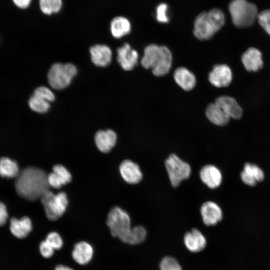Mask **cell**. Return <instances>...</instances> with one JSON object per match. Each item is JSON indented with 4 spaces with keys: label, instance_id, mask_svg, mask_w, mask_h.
I'll return each mask as SVG.
<instances>
[{
    "label": "cell",
    "instance_id": "obj_1",
    "mask_svg": "<svg viewBox=\"0 0 270 270\" xmlns=\"http://www.w3.org/2000/svg\"><path fill=\"white\" fill-rule=\"evenodd\" d=\"M18 194L22 198L34 200L49 190L48 175L39 168L28 166L20 172L15 182Z\"/></svg>",
    "mask_w": 270,
    "mask_h": 270
},
{
    "label": "cell",
    "instance_id": "obj_2",
    "mask_svg": "<svg viewBox=\"0 0 270 270\" xmlns=\"http://www.w3.org/2000/svg\"><path fill=\"white\" fill-rule=\"evenodd\" d=\"M172 59L171 52L167 46L150 44L144 49L140 64L144 68H151L155 76H162L169 72Z\"/></svg>",
    "mask_w": 270,
    "mask_h": 270
},
{
    "label": "cell",
    "instance_id": "obj_3",
    "mask_svg": "<svg viewBox=\"0 0 270 270\" xmlns=\"http://www.w3.org/2000/svg\"><path fill=\"white\" fill-rule=\"evenodd\" d=\"M224 16L218 9L200 14L194 22V34L200 40L210 39L224 25Z\"/></svg>",
    "mask_w": 270,
    "mask_h": 270
},
{
    "label": "cell",
    "instance_id": "obj_4",
    "mask_svg": "<svg viewBox=\"0 0 270 270\" xmlns=\"http://www.w3.org/2000/svg\"><path fill=\"white\" fill-rule=\"evenodd\" d=\"M229 11L233 24L240 28L252 26L258 16L256 6L246 0H232Z\"/></svg>",
    "mask_w": 270,
    "mask_h": 270
},
{
    "label": "cell",
    "instance_id": "obj_5",
    "mask_svg": "<svg viewBox=\"0 0 270 270\" xmlns=\"http://www.w3.org/2000/svg\"><path fill=\"white\" fill-rule=\"evenodd\" d=\"M76 74V68L71 63H54L48 72V82L54 89L62 90L70 84Z\"/></svg>",
    "mask_w": 270,
    "mask_h": 270
},
{
    "label": "cell",
    "instance_id": "obj_6",
    "mask_svg": "<svg viewBox=\"0 0 270 270\" xmlns=\"http://www.w3.org/2000/svg\"><path fill=\"white\" fill-rule=\"evenodd\" d=\"M106 224L111 235L122 242L130 230V218L128 214L118 206L112 208L108 215Z\"/></svg>",
    "mask_w": 270,
    "mask_h": 270
},
{
    "label": "cell",
    "instance_id": "obj_7",
    "mask_svg": "<svg viewBox=\"0 0 270 270\" xmlns=\"http://www.w3.org/2000/svg\"><path fill=\"white\" fill-rule=\"evenodd\" d=\"M47 218L54 221L60 218L65 212L68 200L66 194L61 192L54 194L48 190L40 198Z\"/></svg>",
    "mask_w": 270,
    "mask_h": 270
},
{
    "label": "cell",
    "instance_id": "obj_8",
    "mask_svg": "<svg viewBox=\"0 0 270 270\" xmlns=\"http://www.w3.org/2000/svg\"><path fill=\"white\" fill-rule=\"evenodd\" d=\"M165 166L172 186L176 187L189 178L191 168L187 162L174 154H170L165 162Z\"/></svg>",
    "mask_w": 270,
    "mask_h": 270
},
{
    "label": "cell",
    "instance_id": "obj_9",
    "mask_svg": "<svg viewBox=\"0 0 270 270\" xmlns=\"http://www.w3.org/2000/svg\"><path fill=\"white\" fill-rule=\"evenodd\" d=\"M208 79L210 82L216 87H226L232 80V72L230 68L226 64H216L209 73Z\"/></svg>",
    "mask_w": 270,
    "mask_h": 270
},
{
    "label": "cell",
    "instance_id": "obj_10",
    "mask_svg": "<svg viewBox=\"0 0 270 270\" xmlns=\"http://www.w3.org/2000/svg\"><path fill=\"white\" fill-rule=\"evenodd\" d=\"M117 60L124 70H131L137 65L138 59V52L132 49L128 43L124 44L116 50Z\"/></svg>",
    "mask_w": 270,
    "mask_h": 270
},
{
    "label": "cell",
    "instance_id": "obj_11",
    "mask_svg": "<svg viewBox=\"0 0 270 270\" xmlns=\"http://www.w3.org/2000/svg\"><path fill=\"white\" fill-rule=\"evenodd\" d=\"M200 212L203 222L207 226L216 225L222 218V209L213 202H204L201 206Z\"/></svg>",
    "mask_w": 270,
    "mask_h": 270
},
{
    "label": "cell",
    "instance_id": "obj_12",
    "mask_svg": "<svg viewBox=\"0 0 270 270\" xmlns=\"http://www.w3.org/2000/svg\"><path fill=\"white\" fill-rule=\"evenodd\" d=\"M120 172L122 178L130 184H138L142 178L139 166L130 160L122 161L120 166Z\"/></svg>",
    "mask_w": 270,
    "mask_h": 270
},
{
    "label": "cell",
    "instance_id": "obj_13",
    "mask_svg": "<svg viewBox=\"0 0 270 270\" xmlns=\"http://www.w3.org/2000/svg\"><path fill=\"white\" fill-rule=\"evenodd\" d=\"M94 254L92 246L86 241H80L75 244L72 252L74 261L80 265H86L92 260Z\"/></svg>",
    "mask_w": 270,
    "mask_h": 270
},
{
    "label": "cell",
    "instance_id": "obj_14",
    "mask_svg": "<svg viewBox=\"0 0 270 270\" xmlns=\"http://www.w3.org/2000/svg\"><path fill=\"white\" fill-rule=\"evenodd\" d=\"M184 242L186 248L192 252H198L202 250L206 245L205 236L198 230L195 228L185 234Z\"/></svg>",
    "mask_w": 270,
    "mask_h": 270
},
{
    "label": "cell",
    "instance_id": "obj_15",
    "mask_svg": "<svg viewBox=\"0 0 270 270\" xmlns=\"http://www.w3.org/2000/svg\"><path fill=\"white\" fill-rule=\"evenodd\" d=\"M91 60L98 66L105 67L112 61V52L109 46L105 44H96L90 49Z\"/></svg>",
    "mask_w": 270,
    "mask_h": 270
},
{
    "label": "cell",
    "instance_id": "obj_16",
    "mask_svg": "<svg viewBox=\"0 0 270 270\" xmlns=\"http://www.w3.org/2000/svg\"><path fill=\"white\" fill-rule=\"evenodd\" d=\"M200 176L202 182L209 188L218 187L222 182V174L216 166L208 164L203 166L200 170Z\"/></svg>",
    "mask_w": 270,
    "mask_h": 270
},
{
    "label": "cell",
    "instance_id": "obj_17",
    "mask_svg": "<svg viewBox=\"0 0 270 270\" xmlns=\"http://www.w3.org/2000/svg\"><path fill=\"white\" fill-rule=\"evenodd\" d=\"M242 61L248 72H257L263 66L262 54L254 48H250L242 54Z\"/></svg>",
    "mask_w": 270,
    "mask_h": 270
},
{
    "label": "cell",
    "instance_id": "obj_18",
    "mask_svg": "<svg viewBox=\"0 0 270 270\" xmlns=\"http://www.w3.org/2000/svg\"><path fill=\"white\" fill-rule=\"evenodd\" d=\"M214 102L218 105L230 118L238 120L241 118L242 110L234 98L222 96L217 98Z\"/></svg>",
    "mask_w": 270,
    "mask_h": 270
},
{
    "label": "cell",
    "instance_id": "obj_19",
    "mask_svg": "<svg viewBox=\"0 0 270 270\" xmlns=\"http://www.w3.org/2000/svg\"><path fill=\"white\" fill-rule=\"evenodd\" d=\"M116 133L112 130H98L94 136L97 148L104 153L108 152L112 150L116 143Z\"/></svg>",
    "mask_w": 270,
    "mask_h": 270
},
{
    "label": "cell",
    "instance_id": "obj_20",
    "mask_svg": "<svg viewBox=\"0 0 270 270\" xmlns=\"http://www.w3.org/2000/svg\"><path fill=\"white\" fill-rule=\"evenodd\" d=\"M264 178L263 171L258 166L246 163L240 173V178L246 184L254 186L258 182H262Z\"/></svg>",
    "mask_w": 270,
    "mask_h": 270
},
{
    "label": "cell",
    "instance_id": "obj_21",
    "mask_svg": "<svg viewBox=\"0 0 270 270\" xmlns=\"http://www.w3.org/2000/svg\"><path fill=\"white\" fill-rule=\"evenodd\" d=\"M174 78L176 83L186 91L192 90L196 84L194 74L185 67L177 68L174 72Z\"/></svg>",
    "mask_w": 270,
    "mask_h": 270
},
{
    "label": "cell",
    "instance_id": "obj_22",
    "mask_svg": "<svg viewBox=\"0 0 270 270\" xmlns=\"http://www.w3.org/2000/svg\"><path fill=\"white\" fill-rule=\"evenodd\" d=\"M10 228L12 234L16 238H25L32 230V221L28 216H24L20 219L12 218L10 222Z\"/></svg>",
    "mask_w": 270,
    "mask_h": 270
},
{
    "label": "cell",
    "instance_id": "obj_23",
    "mask_svg": "<svg viewBox=\"0 0 270 270\" xmlns=\"http://www.w3.org/2000/svg\"><path fill=\"white\" fill-rule=\"evenodd\" d=\"M206 115L213 124L218 126L226 125L230 118L216 103L209 104L206 110Z\"/></svg>",
    "mask_w": 270,
    "mask_h": 270
},
{
    "label": "cell",
    "instance_id": "obj_24",
    "mask_svg": "<svg viewBox=\"0 0 270 270\" xmlns=\"http://www.w3.org/2000/svg\"><path fill=\"white\" fill-rule=\"evenodd\" d=\"M131 30L128 20L122 16L114 18L110 23V30L114 37L119 38L128 34Z\"/></svg>",
    "mask_w": 270,
    "mask_h": 270
},
{
    "label": "cell",
    "instance_id": "obj_25",
    "mask_svg": "<svg viewBox=\"0 0 270 270\" xmlns=\"http://www.w3.org/2000/svg\"><path fill=\"white\" fill-rule=\"evenodd\" d=\"M20 173L16 162L8 158H0V176L2 177L12 178L17 177Z\"/></svg>",
    "mask_w": 270,
    "mask_h": 270
},
{
    "label": "cell",
    "instance_id": "obj_26",
    "mask_svg": "<svg viewBox=\"0 0 270 270\" xmlns=\"http://www.w3.org/2000/svg\"><path fill=\"white\" fill-rule=\"evenodd\" d=\"M146 235V230L143 226H136L132 228L122 242L130 245L138 244L144 241Z\"/></svg>",
    "mask_w": 270,
    "mask_h": 270
},
{
    "label": "cell",
    "instance_id": "obj_27",
    "mask_svg": "<svg viewBox=\"0 0 270 270\" xmlns=\"http://www.w3.org/2000/svg\"><path fill=\"white\" fill-rule=\"evenodd\" d=\"M28 103L32 110L38 113L46 112L50 108L49 102L34 93L30 97Z\"/></svg>",
    "mask_w": 270,
    "mask_h": 270
},
{
    "label": "cell",
    "instance_id": "obj_28",
    "mask_svg": "<svg viewBox=\"0 0 270 270\" xmlns=\"http://www.w3.org/2000/svg\"><path fill=\"white\" fill-rule=\"evenodd\" d=\"M62 4V0H40L42 11L47 14L58 12L61 8Z\"/></svg>",
    "mask_w": 270,
    "mask_h": 270
},
{
    "label": "cell",
    "instance_id": "obj_29",
    "mask_svg": "<svg viewBox=\"0 0 270 270\" xmlns=\"http://www.w3.org/2000/svg\"><path fill=\"white\" fill-rule=\"evenodd\" d=\"M160 270H182L177 260L171 256L162 258L160 264Z\"/></svg>",
    "mask_w": 270,
    "mask_h": 270
},
{
    "label": "cell",
    "instance_id": "obj_30",
    "mask_svg": "<svg viewBox=\"0 0 270 270\" xmlns=\"http://www.w3.org/2000/svg\"><path fill=\"white\" fill-rule=\"evenodd\" d=\"M45 240L54 250L61 249L64 244L62 237L58 232H52L48 233Z\"/></svg>",
    "mask_w": 270,
    "mask_h": 270
},
{
    "label": "cell",
    "instance_id": "obj_31",
    "mask_svg": "<svg viewBox=\"0 0 270 270\" xmlns=\"http://www.w3.org/2000/svg\"><path fill=\"white\" fill-rule=\"evenodd\" d=\"M52 170L62 181L64 185L70 182L72 175L64 166L60 164L55 165L52 168Z\"/></svg>",
    "mask_w": 270,
    "mask_h": 270
},
{
    "label": "cell",
    "instance_id": "obj_32",
    "mask_svg": "<svg viewBox=\"0 0 270 270\" xmlns=\"http://www.w3.org/2000/svg\"><path fill=\"white\" fill-rule=\"evenodd\" d=\"M258 18L260 24L270 35V9L260 12Z\"/></svg>",
    "mask_w": 270,
    "mask_h": 270
},
{
    "label": "cell",
    "instance_id": "obj_33",
    "mask_svg": "<svg viewBox=\"0 0 270 270\" xmlns=\"http://www.w3.org/2000/svg\"><path fill=\"white\" fill-rule=\"evenodd\" d=\"M34 93L44 98L49 102H53L55 99L53 92L49 88L44 86L37 88Z\"/></svg>",
    "mask_w": 270,
    "mask_h": 270
},
{
    "label": "cell",
    "instance_id": "obj_34",
    "mask_svg": "<svg viewBox=\"0 0 270 270\" xmlns=\"http://www.w3.org/2000/svg\"><path fill=\"white\" fill-rule=\"evenodd\" d=\"M39 250L41 256L46 258H51L54 255L55 250L46 240H42L40 244Z\"/></svg>",
    "mask_w": 270,
    "mask_h": 270
},
{
    "label": "cell",
    "instance_id": "obj_35",
    "mask_svg": "<svg viewBox=\"0 0 270 270\" xmlns=\"http://www.w3.org/2000/svg\"><path fill=\"white\" fill-rule=\"evenodd\" d=\"M168 6L166 4H159L156 8V19L158 22L166 23L168 22V18L166 15Z\"/></svg>",
    "mask_w": 270,
    "mask_h": 270
},
{
    "label": "cell",
    "instance_id": "obj_36",
    "mask_svg": "<svg viewBox=\"0 0 270 270\" xmlns=\"http://www.w3.org/2000/svg\"><path fill=\"white\" fill-rule=\"evenodd\" d=\"M48 182L50 186L60 188L64 184L58 176L53 172L48 175Z\"/></svg>",
    "mask_w": 270,
    "mask_h": 270
},
{
    "label": "cell",
    "instance_id": "obj_37",
    "mask_svg": "<svg viewBox=\"0 0 270 270\" xmlns=\"http://www.w3.org/2000/svg\"><path fill=\"white\" fill-rule=\"evenodd\" d=\"M8 213L6 206L0 202V226H4L8 219Z\"/></svg>",
    "mask_w": 270,
    "mask_h": 270
},
{
    "label": "cell",
    "instance_id": "obj_38",
    "mask_svg": "<svg viewBox=\"0 0 270 270\" xmlns=\"http://www.w3.org/2000/svg\"><path fill=\"white\" fill-rule=\"evenodd\" d=\"M14 4L20 8H28L31 2V0H12Z\"/></svg>",
    "mask_w": 270,
    "mask_h": 270
},
{
    "label": "cell",
    "instance_id": "obj_39",
    "mask_svg": "<svg viewBox=\"0 0 270 270\" xmlns=\"http://www.w3.org/2000/svg\"><path fill=\"white\" fill-rule=\"evenodd\" d=\"M54 270H74L72 268L63 264L56 266Z\"/></svg>",
    "mask_w": 270,
    "mask_h": 270
}]
</instances>
